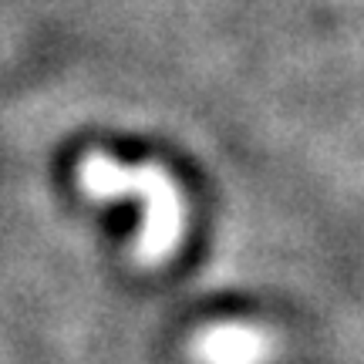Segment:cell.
Listing matches in <instances>:
<instances>
[{
    "mask_svg": "<svg viewBox=\"0 0 364 364\" xmlns=\"http://www.w3.org/2000/svg\"><path fill=\"white\" fill-rule=\"evenodd\" d=\"M78 182L91 199H142L145 220L139 230V260L162 263L179 247L186 230V206L179 186L166 169L152 162L145 166H122L105 152H88L78 162Z\"/></svg>",
    "mask_w": 364,
    "mask_h": 364,
    "instance_id": "1",
    "label": "cell"
},
{
    "mask_svg": "<svg viewBox=\"0 0 364 364\" xmlns=\"http://www.w3.org/2000/svg\"><path fill=\"white\" fill-rule=\"evenodd\" d=\"M196 358L203 364H263L270 338L253 324H216L196 338Z\"/></svg>",
    "mask_w": 364,
    "mask_h": 364,
    "instance_id": "2",
    "label": "cell"
}]
</instances>
